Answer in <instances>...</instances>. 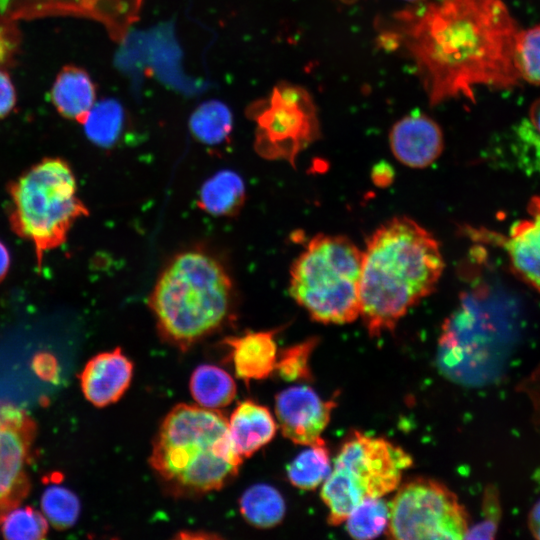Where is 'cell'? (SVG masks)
Segmentation results:
<instances>
[{"instance_id":"6da1fadb","label":"cell","mask_w":540,"mask_h":540,"mask_svg":"<svg viewBox=\"0 0 540 540\" xmlns=\"http://www.w3.org/2000/svg\"><path fill=\"white\" fill-rule=\"evenodd\" d=\"M520 29L505 0H423L374 21L376 47L409 60L431 107L518 86Z\"/></svg>"},{"instance_id":"7a4b0ae2","label":"cell","mask_w":540,"mask_h":540,"mask_svg":"<svg viewBox=\"0 0 540 540\" xmlns=\"http://www.w3.org/2000/svg\"><path fill=\"white\" fill-rule=\"evenodd\" d=\"M445 267L435 237L407 216L379 226L363 250L360 303L371 337L393 331L399 320L436 288Z\"/></svg>"},{"instance_id":"3957f363","label":"cell","mask_w":540,"mask_h":540,"mask_svg":"<svg viewBox=\"0 0 540 540\" xmlns=\"http://www.w3.org/2000/svg\"><path fill=\"white\" fill-rule=\"evenodd\" d=\"M242 459L222 413L178 404L165 416L155 435L149 463L170 495L191 498L231 483Z\"/></svg>"},{"instance_id":"277c9868","label":"cell","mask_w":540,"mask_h":540,"mask_svg":"<svg viewBox=\"0 0 540 540\" xmlns=\"http://www.w3.org/2000/svg\"><path fill=\"white\" fill-rule=\"evenodd\" d=\"M233 300L224 266L208 253L190 250L170 260L148 304L162 340L186 351L227 324Z\"/></svg>"},{"instance_id":"5b68a950","label":"cell","mask_w":540,"mask_h":540,"mask_svg":"<svg viewBox=\"0 0 540 540\" xmlns=\"http://www.w3.org/2000/svg\"><path fill=\"white\" fill-rule=\"evenodd\" d=\"M363 250L342 235L314 236L293 262L289 291L323 324H347L361 314Z\"/></svg>"},{"instance_id":"8992f818","label":"cell","mask_w":540,"mask_h":540,"mask_svg":"<svg viewBox=\"0 0 540 540\" xmlns=\"http://www.w3.org/2000/svg\"><path fill=\"white\" fill-rule=\"evenodd\" d=\"M76 188L70 167L60 159H45L10 187L11 226L34 244L39 267L44 253L63 244L73 223L88 215Z\"/></svg>"},{"instance_id":"52a82bcc","label":"cell","mask_w":540,"mask_h":540,"mask_svg":"<svg viewBox=\"0 0 540 540\" xmlns=\"http://www.w3.org/2000/svg\"><path fill=\"white\" fill-rule=\"evenodd\" d=\"M248 115L256 123L255 150L265 159L294 166L300 152L321 136L313 97L297 84L275 85L269 96L249 107Z\"/></svg>"},{"instance_id":"ba28073f","label":"cell","mask_w":540,"mask_h":540,"mask_svg":"<svg viewBox=\"0 0 540 540\" xmlns=\"http://www.w3.org/2000/svg\"><path fill=\"white\" fill-rule=\"evenodd\" d=\"M469 517L457 496L427 478L404 483L389 505L387 534L393 539H463Z\"/></svg>"},{"instance_id":"9c48e42d","label":"cell","mask_w":540,"mask_h":540,"mask_svg":"<svg viewBox=\"0 0 540 540\" xmlns=\"http://www.w3.org/2000/svg\"><path fill=\"white\" fill-rule=\"evenodd\" d=\"M411 456L384 438L353 431L342 444L334 469L342 472L364 498H379L395 490Z\"/></svg>"},{"instance_id":"30bf717a","label":"cell","mask_w":540,"mask_h":540,"mask_svg":"<svg viewBox=\"0 0 540 540\" xmlns=\"http://www.w3.org/2000/svg\"><path fill=\"white\" fill-rule=\"evenodd\" d=\"M35 435L36 424L28 413L0 400V524L30 490L26 464Z\"/></svg>"},{"instance_id":"8fae6325","label":"cell","mask_w":540,"mask_h":540,"mask_svg":"<svg viewBox=\"0 0 540 540\" xmlns=\"http://www.w3.org/2000/svg\"><path fill=\"white\" fill-rule=\"evenodd\" d=\"M335 405V401L323 400L313 388L296 385L276 395L275 414L284 437L308 446L322 439Z\"/></svg>"},{"instance_id":"7c38bea8","label":"cell","mask_w":540,"mask_h":540,"mask_svg":"<svg viewBox=\"0 0 540 540\" xmlns=\"http://www.w3.org/2000/svg\"><path fill=\"white\" fill-rule=\"evenodd\" d=\"M527 213L506 236L485 234L504 249L512 273L540 294V195L530 199Z\"/></svg>"},{"instance_id":"4fadbf2b","label":"cell","mask_w":540,"mask_h":540,"mask_svg":"<svg viewBox=\"0 0 540 540\" xmlns=\"http://www.w3.org/2000/svg\"><path fill=\"white\" fill-rule=\"evenodd\" d=\"M394 157L411 168H426L444 149V136L439 124L424 113L414 112L396 121L389 132Z\"/></svg>"},{"instance_id":"5bb4252c","label":"cell","mask_w":540,"mask_h":540,"mask_svg":"<svg viewBox=\"0 0 540 540\" xmlns=\"http://www.w3.org/2000/svg\"><path fill=\"white\" fill-rule=\"evenodd\" d=\"M132 377L133 363L118 347L93 356L79 378L85 398L96 407H106L124 395Z\"/></svg>"},{"instance_id":"9a60e30c","label":"cell","mask_w":540,"mask_h":540,"mask_svg":"<svg viewBox=\"0 0 540 540\" xmlns=\"http://www.w3.org/2000/svg\"><path fill=\"white\" fill-rule=\"evenodd\" d=\"M277 330L248 331L230 336L224 343L230 348L235 374L246 383L266 379L275 371L278 350Z\"/></svg>"},{"instance_id":"2e32d148","label":"cell","mask_w":540,"mask_h":540,"mask_svg":"<svg viewBox=\"0 0 540 540\" xmlns=\"http://www.w3.org/2000/svg\"><path fill=\"white\" fill-rule=\"evenodd\" d=\"M228 427L236 451L242 458L252 456L275 436L277 424L270 410L254 401L239 403L233 410Z\"/></svg>"},{"instance_id":"e0dca14e","label":"cell","mask_w":540,"mask_h":540,"mask_svg":"<svg viewBox=\"0 0 540 540\" xmlns=\"http://www.w3.org/2000/svg\"><path fill=\"white\" fill-rule=\"evenodd\" d=\"M96 90L88 73L76 66L64 67L51 89V100L57 111L81 124L95 104Z\"/></svg>"},{"instance_id":"ac0fdd59","label":"cell","mask_w":540,"mask_h":540,"mask_svg":"<svg viewBox=\"0 0 540 540\" xmlns=\"http://www.w3.org/2000/svg\"><path fill=\"white\" fill-rule=\"evenodd\" d=\"M245 201V186L233 171H220L208 179L199 194V207L215 216H234Z\"/></svg>"},{"instance_id":"d6986e66","label":"cell","mask_w":540,"mask_h":540,"mask_svg":"<svg viewBox=\"0 0 540 540\" xmlns=\"http://www.w3.org/2000/svg\"><path fill=\"white\" fill-rule=\"evenodd\" d=\"M189 388L199 406L213 410L228 406L237 391L233 378L212 364L199 365L192 372Z\"/></svg>"},{"instance_id":"ffe728a7","label":"cell","mask_w":540,"mask_h":540,"mask_svg":"<svg viewBox=\"0 0 540 540\" xmlns=\"http://www.w3.org/2000/svg\"><path fill=\"white\" fill-rule=\"evenodd\" d=\"M239 509L249 524L258 528H271L283 520L286 506L276 488L260 483L245 490L239 500Z\"/></svg>"},{"instance_id":"44dd1931","label":"cell","mask_w":540,"mask_h":540,"mask_svg":"<svg viewBox=\"0 0 540 540\" xmlns=\"http://www.w3.org/2000/svg\"><path fill=\"white\" fill-rule=\"evenodd\" d=\"M299 453L287 466L290 483L302 490L318 487L331 472L330 453L321 439Z\"/></svg>"},{"instance_id":"7402d4cb","label":"cell","mask_w":540,"mask_h":540,"mask_svg":"<svg viewBox=\"0 0 540 540\" xmlns=\"http://www.w3.org/2000/svg\"><path fill=\"white\" fill-rule=\"evenodd\" d=\"M189 126L194 137L202 143L219 144L232 131V113L221 101H206L194 110L190 117Z\"/></svg>"},{"instance_id":"603a6c76","label":"cell","mask_w":540,"mask_h":540,"mask_svg":"<svg viewBox=\"0 0 540 540\" xmlns=\"http://www.w3.org/2000/svg\"><path fill=\"white\" fill-rule=\"evenodd\" d=\"M124 123V111L114 99L94 104L83 122L87 137L101 147L112 146L119 138Z\"/></svg>"},{"instance_id":"cb8c5ba5","label":"cell","mask_w":540,"mask_h":540,"mask_svg":"<svg viewBox=\"0 0 540 540\" xmlns=\"http://www.w3.org/2000/svg\"><path fill=\"white\" fill-rule=\"evenodd\" d=\"M349 535L355 539H373L388 526L389 505L379 498H364L345 520Z\"/></svg>"},{"instance_id":"d4e9b609","label":"cell","mask_w":540,"mask_h":540,"mask_svg":"<svg viewBox=\"0 0 540 540\" xmlns=\"http://www.w3.org/2000/svg\"><path fill=\"white\" fill-rule=\"evenodd\" d=\"M41 508L50 524L56 529L63 530L76 523L80 513V502L74 492L54 484L44 490Z\"/></svg>"},{"instance_id":"484cf974","label":"cell","mask_w":540,"mask_h":540,"mask_svg":"<svg viewBox=\"0 0 540 540\" xmlns=\"http://www.w3.org/2000/svg\"><path fill=\"white\" fill-rule=\"evenodd\" d=\"M319 338L311 337L278 352L275 371L285 381H311L310 357Z\"/></svg>"},{"instance_id":"4316f807","label":"cell","mask_w":540,"mask_h":540,"mask_svg":"<svg viewBox=\"0 0 540 540\" xmlns=\"http://www.w3.org/2000/svg\"><path fill=\"white\" fill-rule=\"evenodd\" d=\"M515 65L521 81L540 86V24L520 29L515 45Z\"/></svg>"},{"instance_id":"83f0119b","label":"cell","mask_w":540,"mask_h":540,"mask_svg":"<svg viewBox=\"0 0 540 540\" xmlns=\"http://www.w3.org/2000/svg\"><path fill=\"white\" fill-rule=\"evenodd\" d=\"M1 524L3 536L10 540H39L48 532L46 519L31 506L12 509Z\"/></svg>"},{"instance_id":"f1b7e54d","label":"cell","mask_w":540,"mask_h":540,"mask_svg":"<svg viewBox=\"0 0 540 540\" xmlns=\"http://www.w3.org/2000/svg\"><path fill=\"white\" fill-rule=\"evenodd\" d=\"M484 519L469 528L465 539H493L498 529L500 506L497 493L489 487L483 499Z\"/></svg>"},{"instance_id":"f546056e","label":"cell","mask_w":540,"mask_h":540,"mask_svg":"<svg viewBox=\"0 0 540 540\" xmlns=\"http://www.w3.org/2000/svg\"><path fill=\"white\" fill-rule=\"evenodd\" d=\"M32 370L44 381L56 382L59 379L56 357L48 352H39L32 358Z\"/></svg>"},{"instance_id":"4dcf8cb0","label":"cell","mask_w":540,"mask_h":540,"mask_svg":"<svg viewBox=\"0 0 540 540\" xmlns=\"http://www.w3.org/2000/svg\"><path fill=\"white\" fill-rule=\"evenodd\" d=\"M17 34L15 28L0 16V64L6 61L15 50Z\"/></svg>"},{"instance_id":"1f68e13d","label":"cell","mask_w":540,"mask_h":540,"mask_svg":"<svg viewBox=\"0 0 540 540\" xmlns=\"http://www.w3.org/2000/svg\"><path fill=\"white\" fill-rule=\"evenodd\" d=\"M16 103V94L10 77L0 70V118L8 115Z\"/></svg>"},{"instance_id":"d6a6232c","label":"cell","mask_w":540,"mask_h":540,"mask_svg":"<svg viewBox=\"0 0 540 540\" xmlns=\"http://www.w3.org/2000/svg\"><path fill=\"white\" fill-rule=\"evenodd\" d=\"M519 388L528 394L534 405L535 413L537 412V415L540 416V369L522 382Z\"/></svg>"},{"instance_id":"836d02e7","label":"cell","mask_w":540,"mask_h":540,"mask_svg":"<svg viewBox=\"0 0 540 540\" xmlns=\"http://www.w3.org/2000/svg\"><path fill=\"white\" fill-rule=\"evenodd\" d=\"M527 519L530 533L540 540V499L530 509Z\"/></svg>"},{"instance_id":"e575fe53","label":"cell","mask_w":540,"mask_h":540,"mask_svg":"<svg viewBox=\"0 0 540 540\" xmlns=\"http://www.w3.org/2000/svg\"><path fill=\"white\" fill-rule=\"evenodd\" d=\"M372 175L377 185L386 186L392 180V169L387 164H379L374 167Z\"/></svg>"},{"instance_id":"d590c367","label":"cell","mask_w":540,"mask_h":540,"mask_svg":"<svg viewBox=\"0 0 540 540\" xmlns=\"http://www.w3.org/2000/svg\"><path fill=\"white\" fill-rule=\"evenodd\" d=\"M528 121L540 135V97L535 99L529 108Z\"/></svg>"},{"instance_id":"8d00e7d4","label":"cell","mask_w":540,"mask_h":540,"mask_svg":"<svg viewBox=\"0 0 540 540\" xmlns=\"http://www.w3.org/2000/svg\"><path fill=\"white\" fill-rule=\"evenodd\" d=\"M10 263V257L7 248L0 242V282L5 277Z\"/></svg>"},{"instance_id":"74e56055","label":"cell","mask_w":540,"mask_h":540,"mask_svg":"<svg viewBox=\"0 0 540 540\" xmlns=\"http://www.w3.org/2000/svg\"><path fill=\"white\" fill-rule=\"evenodd\" d=\"M343 4H347V5H350V4H354L356 3L358 0H337Z\"/></svg>"},{"instance_id":"f35d334b","label":"cell","mask_w":540,"mask_h":540,"mask_svg":"<svg viewBox=\"0 0 540 540\" xmlns=\"http://www.w3.org/2000/svg\"><path fill=\"white\" fill-rule=\"evenodd\" d=\"M404 1L408 2V4H413V3L421 2L423 0H404Z\"/></svg>"}]
</instances>
